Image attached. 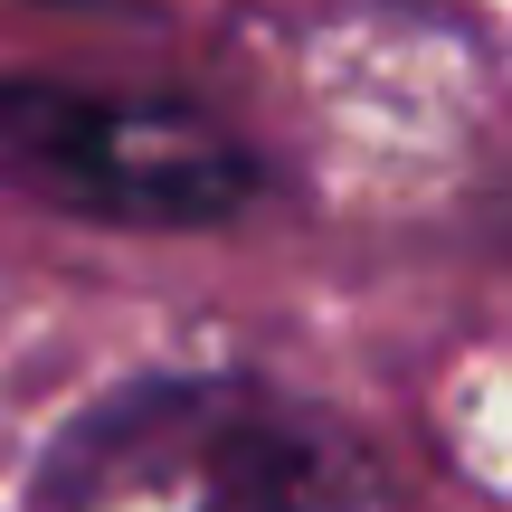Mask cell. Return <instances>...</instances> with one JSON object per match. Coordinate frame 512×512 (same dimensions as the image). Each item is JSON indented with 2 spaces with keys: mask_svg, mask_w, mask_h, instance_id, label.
<instances>
[{
  "mask_svg": "<svg viewBox=\"0 0 512 512\" xmlns=\"http://www.w3.org/2000/svg\"><path fill=\"white\" fill-rule=\"evenodd\" d=\"M38 512H399L370 456L247 380H152L57 446Z\"/></svg>",
  "mask_w": 512,
  "mask_h": 512,
  "instance_id": "1",
  "label": "cell"
},
{
  "mask_svg": "<svg viewBox=\"0 0 512 512\" xmlns=\"http://www.w3.org/2000/svg\"><path fill=\"white\" fill-rule=\"evenodd\" d=\"M0 181L19 200L124 219V228H219L256 200L247 143L219 133L209 114L57 86V76L0 86Z\"/></svg>",
  "mask_w": 512,
  "mask_h": 512,
  "instance_id": "2",
  "label": "cell"
}]
</instances>
